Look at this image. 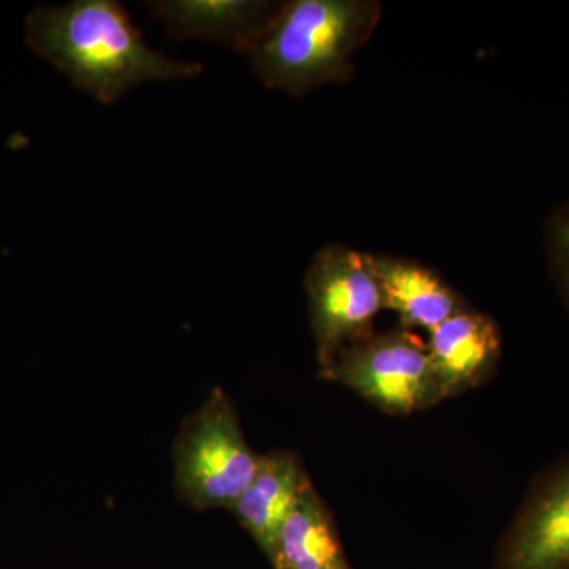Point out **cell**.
<instances>
[{
    "label": "cell",
    "mask_w": 569,
    "mask_h": 569,
    "mask_svg": "<svg viewBox=\"0 0 569 569\" xmlns=\"http://www.w3.org/2000/svg\"><path fill=\"white\" fill-rule=\"evenodd\" d=\"M258 460L233 403L222 389H213L176 440V489L194 508L231 509L252 482Z\"/></svg>",
    "instance_id": "3957f363"
},
{
    "label": "cell",
    "mask_w": 569,
    "mask_h": 569,
    "mask_svg": "<svg viewBox=\"0 0 569 569\" xmlns=\"http://www.w3.org/2000/svg\"><path fill=\"white\" fill-rule=\"evenodd\" d=\"M498 569H569V456L539 475L500 542Z\"/></svg>",
    "instance_id": "8992f818"
},
{
    "label": "cell",
    "mask_w": 569,
    "mask_h": 569,
    "mask_svg": "<svg viewBox=\"0 0 569 569\" xmlns=\"http://www.w3.org/2000/svg\"><path fill=\"white\" fill-rule=\"evenodd\" d=\"M320 377L351 389L378 410L396 417L447 400L426 343L400 326L350 343L331 366L320 370Z\"/></svg>",
    "instance_id": "277c9868"
},
{
    "label": "cell",
    "mask_w": 569,
    "mask_h": 569,
    "mask_svg": "<svg viewBox=\"0 0 569 569\" xmlns=\"http://www.w3.org/2000/svg\"><path fill=\"white\" fill-rule=\"evenodd\" d=\"M312 485L293 452L260 456L257 473L231 511L271 560L284 520Z\"/></svg>",
    "instance_id": "30bf717a"
},
{
    "label": "cell",
    "mask_w": 569,
    "mask_h": 569,
    "mask_svg": "<svg viewBox=\"0 0 569 569\" xmlns=\"http://www.w3.org/2000/svg\"><path fill=\"white\" fill-rule=\"evenodd\" d=\"M426 346L445 399L481 387L500 365L497 321L470 306L430 331Z\"/></svg>",
    "instance_id": "52a82bcc"
},
{
    "label": "cell",
    "mask_w": 569,
    "mask_h": 569,
    "mask_svg": "<svg viewBox=\"0 0 569 569\" xmlns=\"http://www.w3.org/2000/svg\"><path fill=\"white\" fill-rule=\"evenodd\" d=\"M548 253L553 279L569 309V204L550 219Z\"/></svg>",
    "instance_id": "7c38bea8"
},
{
    "label": "cell",
    "mask_w": 569,
    "mask_h": 569,
    "mask_svg": "<svg viewBox=\"0 0 569 569\" xmlns=\"http://www.w3.org/2000/svg\"><path fill=\"white\" fill-rule=\"evenodd\" d=\"M271 563L276 569H351L331 512L312 485L284 520Z\"/></svg>",
    "instance_id": "8fae6325"
},
{
    "label": "cell",
    "mask_w": 569,
    "mask_h": 569,
    "mask_svg": "<svg viewBox=\"0 0 569 569\" xmlns=\"http://www.w3.org/2000/svg\"><path fill=\"white\" fill-rule=\"evenodd\" d=\"M305 287L318 365L323 370L343 348L372 335L373 320L385 310L383 299L369 254L347 246L318 250Z\"/></svg>",
    "instance_id": "5b68a950"
},
{
    "label": "cell",
    "mask_w": 569,
    "mask_h": 569,
    "mask_svg": "<svg viewBox=\"0 0 569 569\" xmlns=\"http://www.w3.org/2000/svg\"><path fill=\"white\" fill-rule=\"evenodd\" d=\"M171 37L216 41L249 54L280 3L257 0H160L148 3Z\"/></svg>",
    "instance_id": "ba28073f"
},
{
    "label": "cell",
    "mask_w": 569,
    "mask_h": 569,
    "mask_svg": "<svg viewBox=\"0 0 569 569\" xmlns=\"http://www.w3.org/2000/svg\"><path fill=\"white\" fill-rule=\"evenodd\" d=\"M369 254L385 310L399 317L400 328L430 331L467 309L466 299L433 269L389 254Z\"/></svg>",
    "instance_id": "9c48e42d"
},
{
    "label": "cell",
    "mask_w": 569,
    "mask_h": 569,
    "mask_svg": "<svg viewBox=\"0 0 569 569\" xmlns=\"http://www.w3.org/2000/svg\"><path fill=\"white\" fill-rule=\"evenodd\" d=\"M26 40L73 86L104 104L118 102L144 82L183 80L203 71L200 63L153 51L114 0L39 7L26 22Z\"/></svg>",
    "instance_id": "6da1fadb"
},
{
    "label": "cell",
    "mask_w": 569,
    "mask_h": 569,
    "mask_svg": "<svg viewBox=\"0 0 569 569\" xmlns=\"http://www.w3.org/2000/svg\"><path fill=\"white\" fill-rule=\"evenodd\" d=\"M376 0H291L247 58L264 86L301 97L355 77V54L380 24Z\"/></svg>",
    "instance_id": "7a4b0ae2"
}]
</instances>
